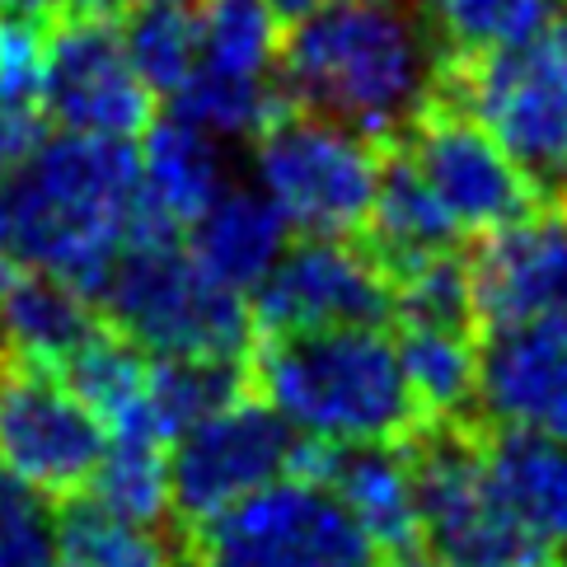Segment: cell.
Segmentation results:
<instances>
[{
    "label": "cell",
    "instance_id": "32",
    "mask_svg": "<svg viewBox=\"0 0 567 567\" xmlns=\"http://www.w3.org/2000/svg\"><path fill=\"white\" fill-rule=\"evenodd\" d=\"M390 567H441L436 558H394Z\"/></svg>",
    "mask_w": 567,
    "mask_h": 567
},
{
    "label": "cell",
    "instance_id": "23",
    "mask_svg": "<svg viewBox=\"0 0 567 567\" xmlns=\"http://www.w3.org/2000/svg\"><path fill=\"white\" fill-rule=\"evenodd\" d=\"M197 66L230 80H277L281 14L272 0H197Z\"/></svg>",
    "mask_w": 567,
    "mask_h": 567
},
{
    "label": "cell",
    "instance_id": "36",
    "mask_svg": "<svg viewBox=\"0 0 567 567\" xmlns=\"http://www.w3.org/2000/svg\"><path fill=\"white\" fill-rule=\"evenodd\" d=\"M554 6H567V0H549V10H554Z\"/></svg>",
    "mask_w": 567,
    "mask_h": 567
},
{
    "label": "cell",
    "instance_id": "30",
    "mask_svg": "<svg viewBox=\"0 0 567 567\" xmlns=\"http://www.w3.org/2000/svg\"><path fill=\"white\" fill-rule=\"evenodd\" d=\"M0 10L29 14L38 24H62V19H85V14H117V0H0Z\"/></svg>",
    "mask_w": 567,
    "mask_h": 567
},
{
    "label": "cell",
    "instance_id": "31",
    "mask_svg": "<svg viewBox=\"0 0 567 567\" xmlns=\"http://www.w3.org/2000/svg\"><path fill=\"white\" fill-rule=\"evenodd\" d=\"M315 6H323V0H272V10H277L281 19H296V14L315 10Z\"/></svg>",
    "mask_w": 567,
    "mask_h": 567
},
{
    "label": "cell",
    "instance_id": "14",
    "mask_svg": "<svg viewBox=\"0 0 567 567\" xmlns=\"http://www.w3.org/2000/svg\"><path fill=\"white\" fill-rule=\"evenodd\" d=\"M470 409L497 436H567V323H493Z\"/></svg>",
    "mask_w": 567,
    "mask_h": 567
},
{
    "label": "cell",
    "instance_id": "29",
    "mask_svg": "<svg viewBox=\"0 0 567 567\" xmlns=\"http://www.w3.org/2000/svg\"><path fill=\"white\" fill-rule=\"evenodd\" d=\"M43 141V117L38 109H0V178Z\"/></svg>",
    "mask_w": 567,
    "mask_h": 567
},
{
    "label": "cell",
    "instance_id": "35",
    "mask_svg": "<svg viewBox=\"0 0 567 567\" xmlns=\"http://www.w3.org/2000/svg\"><path fill=\"white\" fill-rule=\"evenodd\" d=\"M6 361H10V352H6V338H0V367H6Z\"/></svg>",
    "mask_w": 567,
    "mask_h": 567
},
{
    "label": "cell",
    "instance_id": "11",
    "mask_svg": "<svg viewBox=\"0 0 567 567\" xmlns=\"http://www.w3.org/2000/svg\"><path fill=\"white\" fill-rule=\"evenodd\" d=\"M38 117L56 132L132 141L151 127L155 94L141 85L123 48L117 14L62 19L48 29V62L38 85Z\"/></svg>",
    "mask_w": 567,
    "mask_h": 567
},
{
    "label": "cell",
    "instance_id": "1",
    "mask_svg": "<svg viewBox=\"0 0 567 567\" xmlns=\"http://www.w3.org/2000/svg\"><path fill=\"white\" fill-rule=\"evenodd\" d=\"M441 85L445 52L413 0H323L281 33V99L371 141H394L427 117Z\"/></svg>",
    "mask_w": 567,
    "mask_h": 567
},
{
    "label": "cell",
    "instance_id": "33",
    "mask_svg": "<svg viewBox=\"0 0 567 567\" xmlns=\"http://www.w3.org/2000/svg\"><path fill=\"white\" fill-rule=\"evenodd\" d=\"M512 567H558V563H549V558H535V554H530V558H520V563H512Z\"/></svg>",
    "mask_w": 567,
    "mask_h": 567
},
{
    "label": "cell",
    "instance_id": "16",
    "mask_svg": "<svg viewBox=\"0 0 567 567\" xmlns=\"http://www.w3.org/2000/svg\"><path fill=\"white\" fill-rule=\"evenodd\" d=\"M141 136H146V146L136 155L141 216H136L132 245H169V239H184V230L230 184L226 151H220V141L212 132L193 127L178 113L151 117V127Z\"/></svg>",
    "mask_w": 567,
    "mask_h": 567
},
{
    "label": "cell",
    "instance_id": "19",
    "mask_svg": "<svg viewBox=\"0 0 567 567\" xmlns=\"http://www.w3.org/2000/svg\"><path fill=\"white\" fill-rule=\"evenodd\" d=\"M99 310L66 281L48 272H19L0 296V338L6 352L33 367L62 371V361L99 329Z\"/></svg>",
    "mask_w": 567,
    "mask_h": 567
},
{
    "label": "cell",
    "instance_id": "13",
    "mask_svg": "<svg viewBox=\"0 0 567 567\" xmlns=\"http://www.w3.org/2000/svg\"><path fill=\"white\" fill-rule=\"evenodd\" d=\"M109 432L71 384L33 361L0 367V464L48 497H71L104 460Z\"/></svg>",
    "mask_w": 567,
    "mask_h": 567
},
{
    "label": "cell",
    "instance_id": "34",
    "mask_svg": "<svg viewBox=\"0 0 567 567\" xmlns=\"http://www.w3.org/2000/svg\"><path fill=\"white\" fill-rule=\"evenodd\" d=\"M136 6H193V0H136Z\"/></svg>",
    "mask_w": 567,
    "mask_h": 567
},
{
    "label": "cell",
    "instance_id": "5",
    "mask_svg": "<svg viewBox=\"0 0 567 567\" xmlns=\"http://www.w3.org/2000/svg\"><path fill=\"white\" fill-rule=\"evenodd\" d=\"M249 169L291 235L357 239L375 207L384 155L380 141L287 104L254 136Z\"/></svg>",
    "mask_w": 567,
    "mask_h": 567
},
{
    "label": "cell",
    "instance_id": "7",
    "mask_svg": "<svg viewBox=\"0 0 567 567\" xmlns=\"http://www.w3.org/2000/svg\"><path fill=\"white\" fill-rule=\"evenodd\" d=\"M188 567H375V549L315 474H287L202 520Z\"/></svg>",
    "mask_w": 567,
    "mask_h": 567
},
{
    "label": "cell",
    "instance_id": "17",
    "mask_svg": "<svg viewBox=\"0 0 567 567\" xmlns=\"http://www.w3.org/2000/svg\"><path fill=\"white\" fill-rule=\"evenodd\" d=\"M300 474H315L338 497L375 554H403L409 544H417V474L413 455H403L399 441L352 445V451L306 445Z\"/></svg>",
    "mask_w": 567,
    "mask_h": 567
},
{
    "label": "cell",
    "instance_id": "9",
    "mask_svg": "<svg viewBox=\"0 0 567 567\" xmlns=\"http://www.w3.org/2000/svg\"><path fill=\"white\" fill-rule=\"evenodd\" d=\"M417 539L441 567H512L535 554L506 502L493 455L464 436H432L413 455Z\"/></svg>",
    "mask_w": 567,
    "mask_h": 567
},
{
    "label": "cell",
    "instance_id": "4",
    "mask_svg": "<svg viewBox=\"0 0 567 567\" xmlns=\"http://www.w3.org/2000/svg\"><path fill=\"white\" fill-rule=\"evenodd\" d=\"M94 310L151 357L245 361L254 348L249 296L212 281L188 258L184 239L123 249L94 296Z\"/></svg>",
    "mask_w": 567,
    "mask_h": 567
},
{
    "label": "cell",
    "instance_id": "10",
    "mask_svg": "<svg viewBox=\"0 0 567 567\" xmlns=\"http://www.w3.org/2000/svg\"><path fill=\"white\" fill-rule=\"evenodd\" d=\"M399 141L403 151L394 159L432 197L455 245L460 239H488L493 230L512 226L520 212L535 207V184L470 113L436 104Z\"/></svg>",
    "mask_w": 567,
    "mask_h": 567
},
{
    "label": "cell",
    "instance_id": "28",
    "mask_svg": "<svg viewBox=\"0 0 567 567\" xmlns=\"http://www.w3.org/2000/svg\"><path fill=\"white\" fill-rule=\"evenodd\" d=\"M56 563V506L0 464V567Z\"/></svg>",
    "mask_w": 567,
    "mask_h": 567
},
{
    "label": "cell",
    "instance_id": "22",
    "mask_svg": "<svg viewBox=\"0 0 567 567\" xmlns=\"http://www.w3.org/2000/svg\"><path fill=\"white\" fill-rule=\"evenodd\" d=\"M52 567H188V549L159 530L109 516L90 497L56 512V563Z\"/></svg>",
    "mask_w": 567,
    "mask_h": 567
},
{
    "label": "cell",
    "instance_id": "6",
    "mask_svg": "<svg viewBox=\"0 0 567 567\" xmlns=\"http://www.w3.org/2000/svg\"><path fill=\"white\" fill-rule=\"evenodd\" d=\"M460 113L488 132L535 193L567 188V29L460 56Z\"/></svg>",
    "mask_w": 567,
    "mask_h": 567
},
{
    "label": "cell",
    "instance_id": "15",
    "mask_svg": "<svg viewBox=\"0 0 567 567\" xmlns=\"http://www.w3.org/2000/svg\"><path fill=\"white\" fill-rule=\"evenodd\" d=\"M474 319L567 323V207H530L478 239L470 262Z\"/></svg>",
    "mask_w": 567,
    "mask_h": 567
},
{
    "label": "cell",
    "instance_id": "18",
    "mask_svg": "<svg viewBox=\"0 0 567 567\" xmlns=\"http://www.w3.org/2000/svg\"><path fill=\"white\" fill-rule=\"evenodd\" d=\"M291 245L287 220L272 212V202L258 188L226 184L216 202L184 230V249L202 272L239 296H254V287L272 272L281 249Z\"/></svg>",
    "mask_w": 567,
    "mask_h": 567
},
{
    "label": "cell",
    "instance_id": "24",
    "mask_svg": "<svg viewBox=\"0 0 567 567\" xmlns=\"http://www.w3.org/2000/svg\"><path fill=\"white\" fill-rule=\"evenodd\" d=\"M245 394V361H207V357H151L146 375V413L159 441H174L193 422L216 413L220 403Z\"/></svg>",
    "mask_w": 567,
    "mask_h": 567
},
{
    "label": "cell",
    "instance_id": "21",
    "mask_svg": "<svg viewBox=\"0 0 567 567\" xmlns=\"http://www.w3.org/2000/svg\"><path fill=\"white\" fill-rule=\"evenodd\" d=\"M399 367L417 417H455L474 403L478 338L460 319H399Z\"/></svg>",
    "mask_w": 567,
    "mask_h": 567
},
{
    "label": "cell",
    "instance_id": "25",
    "mask_svg": "<svg viewBox=\"0 0 567 567\" xmlns=\"http://www.w3.org/2000/svg\"><path fill=\"white\" fill-rule=\"evenodd\" d=\"M85 497L104 506L109 516H123L136 525H159L169 516V470L165 445L141 436H109L104 460L94 464L85 483Z\"/></svg>",
    "mask_w": 567,
    "mask_h": 567
},
{
    "label": "cell",
    "instance_id": "2",
    "mask_svg": "<svg viewBox=\"0 0 567 567\" xmlns=\"http://www.w3.org/2000/svg\"><path fill=\"white\" fill-rule=\"evenodd\" d=\"M141 165L113 136H43L0 178V262L48 272L94 306L113 262L132 249Z\"/></svg>",
    "mask_w": 567,
    "mask_h": 567
},
{
    "label": "cell",
    "instance_id": "12",
    "mask_svg": "<svg viewBox=\"0 0 567 567\" xmlns=\"http://www.w3.org/2000/svg\"><path fill=\"white\" fill-rule=\"evenodd\" d=\"M394 306L390 268L357 239H291L249 296L254 338L380 323Z\"/></svg>",
    "mask_w": 567,
    "mask_h": 567
},
{
    "label": "cell",
    "instance_id": "8",
    "mask_svg": "<svg viewBox=\"0 0 567 567\" xmlns=\"http://www.w3.org/2000/svg\"><path fill=\"white\" fill-rule=\"evenodd\" d=\"M169 445V512L188 525L212 520L268 483L300 474V460H306V441L268 403L249 394L220 403Z\"/></svg>",
    "mask_w": 567,
    "mask_h": 567
},
{
    "label": "cell",
    "instance_id": "27",
    "mask_svg": "<svg viewBox=\"0 0 567 567\" xmlns=\"http://www.w3.org/2000/svg\"><path fill=\"white\" fill-rule=\"evenodd\" d=\"M132 66L155 99H174L197 71V14L193 6H136L117 19Z\"/></svg>",
    "mask_w": 567,
    "mask_h": 567
},
{
    "label": "cell",
    "instance_id": "26",
    "mask_svg": "<svg viewBox=\"0 0 567 567\" xmlns=\"http://www.w3.org/2000/svg\"><path fill=\"white\" fill-rule=\"evenodd\" d=\"M445 56H474L549 24V0H413Z\"/></svg>",
    "mask_w": 567,
    "mask_h": 567
},
{
    "label": "cell",
    "instance_id": "20",
    "mask_svg": "<svg viewBox=\"0 0 567 567\" xmlns=\"http://www.w3.org/2000/svg\"><path fill=\"white\" fill-rule=\"evenodd\" d=\"M488 455L525 539L567 554V436H497Z\"/></svg>",
    "mask_w": 567,
    "mask_h": 567
},
{
    "label": "cell",
    "instance_id": "3",
    "mask_svg": "<svg viewBox=\"0 0 567 567\" xmlns=\"http://www.w3.org/2000/svg\"><path fill=\"white\" fill-rule=\"evenodd\" d=\"M258 399L319 451L390 445L417 427L399 348L380 323L262 333L249 348Z\"/></svg>",
    "mask_w": 567,
    "mask_h": 567
}]
</instances>
